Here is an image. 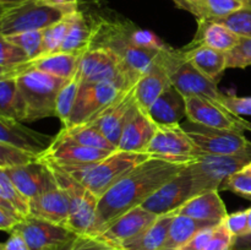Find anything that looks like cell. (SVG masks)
<instances>
[{"mask_svg": "<svg viewBox=\"0 0 251 250\" xmlns=\"http://www.w3.org/2000/svg\"><path fill=\"white\" fill-rule=\"evenodd\" d=\"M130 42L137 48L146 49V50L163 51L169 48L156 34L152 33L151 31H147V29H131L130 31Z\"/></svg>", "mask_w": 251, "mask_h": 250, "instance_id": "cell-43", "label": "cell"}, {"mask_svg": "<svg viewBox=\"0 0 251 250\" xmlns=\"http://www.w3.org/2000/svg\"><path fill=\"white\" fill-rule=\"evenodd\" d=\"M149 113L157 124H176L186 117L185 97L173 85L169 86L150 107Z\"/></svg>", "mask_w": 251, "mask_h": 250, "instance_id": "cell-28", "label": "cell"}, {"mask_svg": "<svg viewBox=\"0 0 251 250\" xmlns=\"http://www.w3.org/2000/svg\"><path fill=\"white\" fill-rule=\"evenodd\" d=\"M136 104V85L123 91L107 108L87 122L97 126L102 134L118 147L123 129L132 108Z\"/></svg>", "mask_w": 251, "mask_h": 250, "instance_id": "cell-16", "label": "cell"}, {"mask_svg": "<svg viewBox=\"0 0 251 250\" xmlns=\"http://www.w3.org/2000/svg\"><path fill=\"white\" fill-rule=\"evenodd\" d=\"M235 237L228 228L226 218L215 225L205 250H233Z\"/></svg>", "mask_w": 251, "mask_h": 250, "instance_id": "cell-42", "label": "cell"}, {"mask_svg": "<svg viewBox=\"0 0 251 250\" xmlns=\"http://www.w3.org/2000/svg\"><path fill=\"white\" fill-rule=\"evenodd\" d=\"M173 1L174 2H176V6H180V5L181 4H183V2H185V1H189V0H173Z\"/></svg>", "mask_w": 251, "mask_h": 250, "instance_id": "cell-55", "label": "cell"}, {"mask_svg": "<svg viewBox=\"0 0 251 250\" xmlns=\"http://www.w3.org/2000/svg\"><path fill=\"white\" fill-rule=\"evenodd\" d=\"M218 193L220 190H210L193 196L176 211V213L217 225L228 216L226 203Z\"/></svg>", "mask_w": 251, "mask_h": 250, "instance_id": "cell-24", "label": "cell"}, {"mask_svg": "<svg viewBox=\"0 0 251 250\" xmlns=\"http://www.w3.org/2000/svg\"><path fill=\"white\" fill-rule=\"evenodd\" d=\"M157 218H158L157 215L150 212L142 206H137L110 223L98 237L120 248L125 243L135 239L137 235L141 234Z\"/></svg>", "mask_w": 251, "mask_h": 250, "instance_id": "cell-17", "label": "cell"}, {"mask_svg": "<svg viewBox=\"0 0 251 250\" xmlns=\"http://www.w3.org/2000/svg\"><path fill=\"white\" fill-rule=\"evenodd\" d=\"M247 1H249V2H250V4H251V0H247Z\"/></svg>", "mask_w": 251, "mask_h": 250, "instance_id": "cell-57", "label": "cell"}, {"mask_svg": "<svg viewBox=\"0 0 251 250\" xmlns=\"http://www.w3.org/2000/svg\"><path fill=\"white\" fill-rule=\"evenodd\" d=\"M149 158H151V156L145 152H127L117 150L105 158L95 163L86 166L58 167L77 179L88 190L100 199L120 179L124 178L132 169Z\"/></svg>", "mask_w": 251, "mask_h": 250, "instance_id": "cell-2", "label": "cell"}, {"mask_svg": "<svg viewBox=\"0 0 251 250\" xmlns=\"http://www.w3.org/2000/svg\"><path fill=\"white\" fill-rule=\"evenodd\" d=\"M216 21L226 25L238 36L251 38V7H245L229 16L216 20Z\"/></svg>", "mask_w": 251, "mask_h": 250, "instance_id": "cell-41", "label": "cell"}, {"mask_svg": "<svg viewBox=\"0 0 251 250\" xmlns=\"http://www.w3.org/2000/svg\"><path fill=\"white\" fill-rule=\"evenodd\" d=\"M0 117L25 122V102L16 77L0 78Z\"/></svg>", "mask_w": 251, "mask_h": 250, "instance_id": "cell-32", "label": "cell"}, {"mask_svg": "<svg viewBox=\"0 0 251 250\" xmlns=\"http://www.w3.org/2000/svg\"><path fill=\"white\" fill-rule=\"evenodd\" d=\"M80 58L81 55L65 53V51L43 54V55L37 56L36 59H32V60H28L27 63L20 65L14 71L12 76L17 77L28 69L33 68L46 74H49V75L55 76V77L68 80L77 70L78 65H80Z\"/></svg>", "mask_w": 251, "mask_h": 250, "instance_id": "cell-23", "label": "cell"}, {"mask_svg": "<svg viewBox=\"0 0 251 250\" xmlns=\"http://www.w3.org/2000/svg\"><path fill=\"white\" fill-rule=\"evenodd\" d=\"M157 123L150 115L149 110L134 105L126 124L123 129L117 150L127 152H145L156 131Z\"/></svg>", "mask_w": 251, "mask_h": 250, "instance_id": "cell-18", "label": "cell"}, {"mask_svg": "<svg viewBox=\"0 0 251 250\" xmlns=\"http://www.w3.org/2000/svg\"><path fill=\"white\" fill-rule=\"evenodd\" d=\"M4 37L24 49L28 55L29 60L36 59L37 56L43 54V29L42 31L22 32V33Z\"/></svg>", "mask_w": 251, "mask_h": 250, "instance_id": "cell-40", "label": "cell"}, {"mask_svg": "<svg viewBox=\"0 0 251 250\" xmlns=\"http://www.w3.org/2000/svg\"><path fill=\"white\" fill-rule=\"evenodd\" d=\"M29 205L31 216L66 227L69 220V202L65 193L58 185L54 176L48 186L37 198L29 201Z\"/></svg>", "mask_w": 251, "mask_h": 250, "instance_id": "cell-20", "label": "cell"}, {"mask_svg": "<svg viewBox=\"0 0 251 250\" xmlns=\"http://www.w3.org/2000/svg\"><path fill=\"white\" fill-rule=\"evenodd\" d=\"M190 124L185 129L201 154H240L251 149V141L243 132L210 129L194 123Z\"/></svg>", "mask_w": 251, "mask_h": 250, "instance_id": "cell-11", "label": "cell"}, {"mask_svg": "<svg viewBox=\"0 0 251 250\" xmlns=\"http://www.w3.org/2000/svg\"><path fill=\"white\" fill-rule=\"evenodd\" d=\"M113 151L83 146L70 139L56 135L50 146L38 157V161L60 167L86 166L109 156Z\"/></svg>", "mask_w": 251, "mask_h": 250, "instance_id": "cell-15", "label": "cell"}, {"mask_svg": "<svg viewBox=\"0 0 251 250\" xmlns=\"http://www.w3.org/2000/svg\"><path fill=\"white\" fill-rule=\"evenodd\" d=\"M82 86L100 82L117 83L122 88H130L125 77L122 59L112 48L92 46L80 58Z\"/></svg>", "mask_w": 251, "mask_h": 250, "instance_id": "cell-8", "label": "cell"}, {"mask_svg": "<svg viewBox=\"0 0 251 250\" xmlns=\"http://www.w3.org/2000/svg\"><path fill=\"white\" fill-rule=\"evenodd\" d=\"M179 7L193 14L198 22H201L223 19L245 7H251V4L247 0H189Z\"/></svg>", "mask_w": 251, "mask_h": 250, "instance_id": "cell-27", "label": "cell"}, {"mask_svg": "<svg viewBox=\"0 0 251 250\" xmlns=\"http://www.w3.org/2000/svg\"><path fill=\"white\" fill-rule=\"evenodd\" d=\"M51 5H58V6H65V5H77L78 0H44Z\"/></svg>", "mask_w": 251, "mask_h": 250, "instance_id": "cell-52", "label": "cell"}, {"mask_svg": "<svg viewBox=\"0 0 251 250\" xmlns=\"http://www.w3.org/2000/svg\"><path fill=\"white\" fill-rule=\"evenodd\" d=\"M226 223L234 237L248 234V210L228 213Z\"/></svg>", "mask_w": 251, "mask_h": 250, "instance_id": "cell-46", "label": "cell"}, {"mask_svg": "<svg viewBox=\"0 0 251 250\" xmlns=\"http://www.w3.org/2000/svg\"><path fill=\"white\" fill-rule=\"evenodd\" d=\"M69 247H70V244L65 245V247H61V248H59V249H55V250H69Z\"/></svg>", "mask_w": 251, "mask_h": 250, "instance_id": "cell-56", "label": "cell"}, {"mask_svg": "<svg viewBox=\"0 0 251 250\" xmlns=\"http://www.w3.org/2000/svg\"><path fill=\"white\" fill-rule=\"evenodd\" d=\"M250 201H251V200H250Z\"/></svg>", "mask_w": 251, "mask_h": 250, "instance_id": "cell-58", "label": "cell"}, {"mask_svg": "<svg viewBox=\"0 0 251 250\" xmlns=\"http://www.w3.org/2000/svg\"><path fill=\"white\" fill-rule=\"evenodd\" d=\"M186 118L190 123L228 131H251V123L230 112L226 105L203 97H185Z\"/></svg>", "mask_w": 251, "mask_h": 250, "instance_id": "cell-10", "label": "cell"}, {"mask_svg": "<svg viewBox=\"0 0 251 250\" xmlns=\"http://www.w3.org/2000/svg\"><path fill=\"white\" fill-rule=\"evenodd\" d=\"M26 218L22 217L16 211L4 205H0V229L11 233L17 225H21Z\"/></svg>", "mask_w": 251, "mask_h": 250, "instance_id": "cell-48", "label": "cell"}, {"mask_svg": "<svg viewBox=\"0 0 251 250\" xmlns=\"http://www.w3.org/2000/svg\"><path fill=\"white\" fill-rule=\"evenodd\" d=\"M213 228H215V225H210V227L199 230L186 244H184L183 247L176 250H205L208 239L213 232Z\"/></svg>", "mask_w": 251, "mask_h": 250, "instance_id": "cell-49", "label": "cell"}, {"mask_svg": "<svg viewBox=\"0 0 251 250\" xmlns=\"http://www.w3.org/2000/svg\"><path fill=\"white\" fill-rule=\"evenodd\" d=\"M58 135L73 140V141L83 145V146L107 150V151H117V146L113 145L97 126L88 124V123L63 126V129L58 132Z\"/></svg>", "mask_w": 251, "mask_h": 250, "instance_id": "cell-33", "label": "cell"}, {"mask_svg": "<svg viewBox=\"0 0 251 250\" xmlns=\"http://www.w3.org/2000/svg\"><path fill=\"white\" fill-rule=\"evenodd\" d=\"M164 51L166 50L159 53L149 71L136 83V102L140 107L147 110L158 100L159 96L172 86L171 73L164 61Z\"/></svg>", "mask_w": 251, "mask_h": 250, "instance_id": "cell-21", "label": "cell"}, {"mask_svg": "<svg viewBox=\"0 0 251 250\" xmlns=\"http://www.w3.org/2000/svg\"><path fill=\"white\" fill-rule=\"evenodd\" d=\"M123 91H125L124 88L113 82L82 86L78 92L68 126L90 122L92 118L107 108Z\"/></svg>", "mask_w": 251, "mask_h": 250, "instance_id": "cell-14", "label": "cell"}, {"mask_svg": "<svg viewBox=\"0 0 251 250\" xmlns=\"http://www.w3.org/2000/svg\"><path fill=\"white\" fill-rule=\"evenodd\" d=\"M251 162V149L240 154H201L189 164L193 176V196L220 190L223 181Z\"/></svg>", "mask_w": 251, "mask_h": 250, "instance_id": "cell-6", "label": "cell"}, {"mask_svg": "<svg viewBox=\"0 0 251 250\" xmlns=\"http://www.w3.org/2000/svg\"><path fill=\"white\" fill-rule=\"evenodd\" d=\"M220 190H228L242 198L251 200V162L228 176Z\"/></svg>", "mask_w": 251, "mask_h": 250, "instance_id": "cell-39", "label": "cell"}, {"mask_svg": "<svg viewBox=\"0 0 251 250\" xmlns=\"http://www.w3.org/2000/svg\"><path fill=\"white\" fill-rule=\"evenodd\" d=\"M71 14L66 15L60 21L55 22L54 25L43 29V54L60 51L61 46L64 43V39H65L66 33H68L69 26H70Z\"/></svg>", "mask_w": 251, "mask_h": 250, "instance_id": "cell-37", "label": "cell"}, {"mask_svg": "<svg viewBox=\"0 0 251 250\" xmlns=\"http://www.w3.org/2000/svg\"><path fill=\"white\" fill-rule=\"evenodd\" d=\"M189 164L178 175L161 186L151 198L147 199L142 203V207L154 215L162 216L176 212L189 199L193 198V176Z\"/></svg>", "mask_w": 251, "mask_h": 250, "instance_id": "cell-13", "label": "cell"}, {"mask_svg": "<svg viewBox=\"0 0 251 250\" xmlns=\"http://www.w3.org/2000/svg\"><path fill=\"white\" fill-rule=\"evenodd\" d=\"M24 237L31 250H55L70 244L76 237L66 227L29 216L15 228Z\"/></svg>", "mask_w": 251, "mask_h": 250, "instance_id": "cell-12", "label": "cell"}, {"mask_svg": "<svg viewBox=\"0 0 251 250\" xmlns=\"http://www.w3.org/2000/svg\"><path fill=\"white\" fill-rule=\"evenodd\" d=\"M77 9L78 4L58 6L44 0H29L15 6L1 7L0 36L42 31Z\"/></svg>", "mask_w": 251, "mask_h": 250, "instance_id": "cell-3", "label": "cell"}, {"mask_svg": "<svg viewBox=\"0 0 251 250\" xmlns=\"http://www.w3.org/2000/svg\"><path fill=\"white\" fill-rule=\"evenodd\" d=\"M190 162H173L151 157L120 179L98 201L95 235L131 208L142 206L161 186L178 175Z\"/></svg>", "mask_w": 251, "mask_h": 250, "instance_id": "cell-1", "label": "cell"}, {"mask_svg": "<svg viewBox=\"0 0 251 250\" xmlns=\"http://www.w3.org/2000/svg\"><path fill=\"white\" fill-rule=\"evenodd\" d=\"M16 78L25 102V122L55 117L56 96L65 80L33 68Z\"/></svg>", "mask_w": 251, "mask_h": 250, "instance_id": "cell-5", "label": "cell"}, {"mask_svg": "<svg viewBox=\"0 0 251 250\" xmlns=\"http://www.w3.org/2000/svg\"><path fill=\"white\" fill-rule=\"evenodd\" d=\"M82 87V77H81L80 66L71 77L65 80L56 96L55 117L59 118L64 126H68L70 122L71 113L75 107L78 92Z\"/></svg>", "mask_w": 251, "mask_h": 250, "instance_id": "cell-34", "label": "cell"}, {"mask_svg": "<svg viewBox=\"0 0 251 250\" xmlns=\"http://www.w3.org/2000/svg\"><path fill=\"white\" fill-rule=\"evenodd\" d=\"M233 250H251V233L235 237Z\"/></svg>", "mask_w": 251, "mask_h": 250, "instance_id": "cell-51", "label": "cell"}, {"mask_svg": "<svg viewBox=\"0 0 251 250\" xmlns=\"http://www.w3.org/2000/svg\"><path fill=\"white\" fill-rule=\"evenodd\" d=\"M223 105H226L230 112L239 115V117H245V115L251 117V97H238L235 95H226Z\"/></svg>", "mask_w": 251, "mask_h": 250, "instance_id": "cell-47", "label": "cell"}, {"mask_svg": "<svg viewBox=\"0 0 251 250\" xmlns=\"http://www.w3.org/2000/svg\"><path fill=\"white\" fill-rule=\"evenodd\" d=\"M242 37L218 21H201L191 46H203L229 53L239 44Z\"/></svg>", "mask_w": 251, "mask_h": 250, "instance_id": "cell-26", "label": "cell"}, {"mask_svg": "<svg viewBox=\"0 0 251 250\" xmlns=\"http://www.w3.org/2000/svg\"><path fill=\"white\" fill-rule=\"evenodd\" d=\"M179 50L184 60L189 61L201 74L217 83L226 69H228L227 53L223 51L208 47L191 46V44H188Z\"/></svg>", "mask_w": 251, "mask_h": 250, "instance_id": "cell-25", "label": "cell"}, {"mask_svg": "<svg viewBox=\"0 0 251 250\" xmlns=\"http://www.w3.org/2000/svg\"><path fill=\"white\" fill-rule=\"evenodd\" d=\"M248 210V233H251V206Z\"/></svg>", "mask_w": 251, "mask_h": 250, "instance_id": "cell-54", "label": "cell"}, {"mask_svg": "<svg viewBox=\"0 0 251 250\" xmlns=\"http://www.w3.org/2000/svg\"><path fill=\"white\" fill-rule=\"evenodd\" d=\"M4 171V169H1ZM17 189L29 201L39 195L50 183L53 175L48 167L41 161L32 162L26 166L5 171Z\"/></svg>", "mask_w": 251, "mask_h": 250, "instance_id": "cell-22", "label": "cell"}, {"mask_svg": "<svg viewBox=\"0 0 251 250\" xmlns=\"http://www.w3.org/2000/svg\"><path fill=\"white\" fill-rule=\"evenodd\" d=\"M28 60V55L24 49L10 42L4 36H0V77L11 75L20 65Z\"/></svg>", "mask_w": 251, "mask_h": 250, "instance_id": "cell-36", "label": "cell"}, {"mask_svg": "<svg viewBox=\"0 0 251 250\" xmlns=\"http://www.w3.org/2000/svg\"><path fill=\"white\" fill-rule=\"evenodd\" d=\"M218 225V223H217ZM210 225H216V223L199 221L195 218L188 217L176 213L169 228L166 242L163 243L159 250H176L189 242L199 230L203 229Z\"/></svg>", "mask_w": 251, "mask_h": 250, "instance_id": "cell-31", "label": "cell"}, {"mask_svg": "<svg viewBox=\"0 0 251 250\" xmlns=\"http://www.w3.org/2000/svg\"><path fill=\"white\" fill-rule=\"evenodd\" d=\"M69 250H122L98 235H76Z\"/></svg>", "mask_w": 251, "mask_h": 250, "instance_id": "cell-45", "label": "cell"}, {"mask_svg": "<svg viewBox=\"0 0 251 250\" xmlns=\"http://www.w3.org/2000/svg\"><path fill=\"white\" fill-rule=\"evenodd\" d=\"M43 163L50 169L54 179L68 199L69 220L66 228L76 235H95L100 199L63 168L48 162Z\"/></svg>", "mask_w": 251, "mask_h": 250, "instance_id": "cell-4", "label": "cell"}, {"mask_svg": "<svg viewBox=\"0 0 251 250\" xmlns=\"http://www.w3.org/2000/svg\"><path fill=\"white\" fill-rule=\"evenodd\" d=\"M145 153L173 162H193L201 156L185 127L176 124H157Z\"/></svg>", "mask_w": 251, "mask_h": 250, "instance_id": "cell-9", "label": "cell"}, {"mask_svg": "<svg viewBox=\"0 0 251 250\" xmlns=\"http://www.w3.org/2000/svg\"><path fill=\"white\" fill-rule=\"evenodd\" d=\"M53 140L48 135L22 125L20 120L0 117V142L2 144L31 152L39 157L47 151Z\"/></svg>", "mask_w": 251, "mask_h": 250, "instance_id": "cell-19", "label": "cell"}, {"mask_svg": "<svg viewBox=\"0 0 251 250\" xmlns=\"http://www.w3.org/2000/svg\"><path fill=\"white\" fill-rule=\"evenodd\" d=\"M176 212L158 216L156 221L146 230L137 235L135 239L120 247L122 250H159L166 242L169 228Z\"/></svg>", "mask_w": 251, "mask_h": 250, "instance_id": "cell-30", "label": "cell"}, {"mask_svg": "<svg viewBox=\"0 0 251 250\" xmlns=\"http://www.w3.org/2000/svg\"><path fill=\"white\" fill-rule=\"evenodd\" d=\"M93 38H95V27L88 24L85 14L77 9L71 14L70 26L60 51L82 55L92 47Z\"/></svg>", "mask_w": 251, "mask_h": 250, "instance_id": "cell-29", "label": "cell"}, {"mask_svg": "<svg viewBox=\"0 0 251 250\" xmlns=\"http://www.w3.org/2000/svg\"><path fill=\"white\" fill-rule=\"evenodd\" d=\"M228 68L245 69L251 66V38L242 37L239 44L227 53Z\"/></svg>", "mask_w": 251, "mask_h": 250, "instance_id": "cell-44", "label": "cell"}, {"mask_svg": "<svg viewBox=\"0 0 251 250\" xmlns=\"http://www.w3.org/2000/svg\"><path fill=\"white\" fill-rule=\"evenodd\" d=\"M166 64L171 73L172 85L184 97H203L216 102H225L226 95L218 90L217 82L201 74L189 61L184 60L180 50L169 49L167 51Z\"/></svg>", "mask_w": 251, "mask_h": 250, "instance_id": "cell-7", "label": "cell"}, {"mask_svg": "<svg viewBox=\"0 0 251 250\" xmlns=\"http://www.w3.org/2000/svg\"><path fill=\"white\" fill-rule=\"evenodd\" d=\"M26 1H29V0H0V5H1V7H10Z\"/></svg>", "mask_w": 251, "mask_h": 250, "instance_id": "cell-53", "label": "cell"}, {"mask_svg": "<svg viewBox=\"0 0 251 250\" xmlns=\"http://www.w3.org/2000/svg\"><path fill=\"white\" fill-rule=\"evenodd\" d=\"M1 250H31L27 245L26 240L24 239L21 234L16 230H12L10 233L6 242L1 245Z\"/></svg>", "mask_w": 251, "mask_h": 250, "instance_id": "cell-50", "label": "cell"}, {"mask_svg": "<svg viewBox=\"0 0 251 250\" xmlns=\"http://www.w3.org/2000/svg\"><path fill=\"white\" fill-rule=\"evenodd\" d=\"M0 203L9 206L24 218L31 216L29 200L15 186L5 171L0 169Z\"/></svg>", "mask_w": 251, "mask_h": 250, "instance_id": "cell-35", "label": "cell"}, {"mask_svg": "<svg viewBox=\"0 0 251 250\" xmlns=\"http://www.w3.org/2000/svg\"><path fill=\"white\" fill-rule=\"evenodd\" d=\"M38 161V156L0 142V169L16 168Z\"/></svg>", "mask_w": 251, "mask_h": 250, "instance_id": "cell-38", "label": "cell"}]
</instances>
